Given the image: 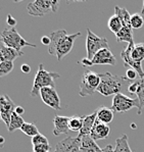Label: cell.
Returning <instances> with one entry per match:
<instances>
[{
	"instance_id": "6da1fadb",
	"label": "cell",
	"mask_w": 144,
	"mask_h": 152,
	"mask_svg": "<svg viewBox=\"0 0 144 152\" xmlns=\"http://www.w3.org/2000/svg\"><path fill=\"white\" fill-rule=\"evenodd\" d=\"M80 36V32L69 35L66 30H57L50 33V44L48 46V53L50 55H55L57 60L60 61L64 56L71 52L76 39Z\"/></svg>"
},
{
	"instance_id": "7a4b0ae2",
	"label": "cell",
	"mask_w": 144,
	"mask_h": 152,
	"mask_svg": "<svg viewBox=\"0 0 144 152\" xmlns=\"http://www.w3.org/2000/svg\"><path fill=\"white\" fill-rule=\"evenodd\" d=\"M124 64L126 67L137 72L139 78H144V71L142 69V61L144 60V43L130 44L121 52Z\"/></svg>"
},
{
	"instance_id": "3957f363",
	"label": "cell",
	"mask_w": 144,
	"mask_h": 152,
	"mask_svg": "<svg viewBox=\"0 0 144 152\" xmlns=\"http://www.w3.org/2000/svg\"><path fill=\"white\" fill-rule=\"evenodd\" d=\"M99 76H100V84L97 88V92L105 97L119 94L124 82L127 81L126 77L115 76L108 72L99 74Z\"/></svg>"
},
{
	"instance_id": "277c9868",
	"label": "cell",
	"mask_w": 144,
	"mask_h": 152,
	"mask_svg": "<svg viewBox=\"0 0 144 152\" xmlns=\"http://www.w3.org/2000/svg\"><path fill=\"white\" fill-rule=\"evenodd\" d=\"M60 78V75L58 72H48L44 69L43 64H40L38 67V71L35 76L34 84L31 90V96L36 97L37 95H40V90L43 88H55V79Z\"/></svg>"
},
{
	"instance_id": "5b68a950",
	"label": "cell",
	"mask_w": 144,
	"mask_h": 152,
	"mask_svg": "<svg viewBox=\"0 0 144 152\" xmlns=\"http://www.w3.org/2000/svg\"><path fill=\"white\" fill-rule=\"evenodd\" d=\"M0 39H1V41L3 42L6 47L15 49L18 52H22V48L25 47V46L36 48L35 44L29 43L27 40H25L15 28L4 29L0 34Z\"/></svg>"
},
{
	"instance_id": "8992f818",
	"label": "cell",
	"mask_w": 144,
	"mask_h": 152,
	"mask_svg": "<svg viewBox=\"0 0 144 152\" xmlns=\"http://www.w3.org/2000/svg\"><path fill=\"white\" fill-rule=\"evenodd\" d=\"M58 4L59 2L55 0H36L28 4L27 10L30 15L42 18L50 12H56Z\"/></svg>"
},
{
	"instance_id": "52a82bcc",
	"label": "cell",
	"mask_w": 144,
	"mask_h": 152,
	"mask_svg": "<svg viewBox=\"0 0 144 152\" xmlns=\"http://www.w3.org/2000/svg\"><path fill=\"white\" fill-rule=\"evenodd\" d=\"M99 84H100V76H99V74L92 71H86L83 74L80 82L79 95L82 97L93 95L97 91Z\"/></svg>"
},
{
	"instance_id": "ba28073f",
	"label": "cell",
	"mask_w": 144,
	"mask_h": 152,
	"mask_svg": "<svg viewBox=\"0 0 144 152\" xmlns=\"http://www.w3.org/2000/svg\"><path fill=\"white\" fill-rule=\"evenodd\" d=\"M110 49L108 42L106 38H101L97 36L90 29H87V38H86V50H87V58L91 60L94 55L101 49Z\"/></svg>"
},
{
	"instance_id": "9c48e42d",
	"label": "cell",
	"mask_w": 144,
	"mask_h": 152,
	"mask_svg": "<svg viewBox=\"0 0 144 152\" xmlns=\"http://www.w3.org/2000/svg\"><path fill=\"white\" fill-rule=\"evenodd\" d=\"M117 60H115V55L111 53L110 49H101L99 52H97L94 55V57L91 60L88 59L87 57L83 58L80 61L83 66H93V65H115Z\"/></svg>"
},
{
	"instance_id": "30bf717a",
	"label": "cell",
	"mask_w": 144,
	"mask_h": 152,
	"mask_svg": "<svg viewBox=\"0 0 144 152\" xmlns=\"http://www.w3.org/2000/svg\"><path fill=\"white\" fill-rule=\"evenodd\" d=\"M137 107V109L139 108V100L138 98L133 99V98L128 97L127 95L119 93V94L115 95L113 99V105H111V109L113 112H123L129 111L130 109Z\"/></svg>"
},
{
	"instance_id": "8fae6325",
	"label": "cell",
	"mask_w": 144,
	"mask_h": 152,
	"mask_svg": "<svg viewBox=\"0 0 144 152\" xmlns=\"http://www.w3.org/2000/svg\"><path fill=\"white\" fill-rule=\"evenodd\" d=\"M40 97L42 101L47 106L51 107V108L55 109V110H60L62 109L61 105H60V99L57 94L55 88H43L40 90Z\"/></svg>"
},
{
	"instance_id": "7c38bea8",
	"label": "cell",
	"mask_w": 144,
	"mask_h": 152,
	"mask_svg": "<svg viewBox=\"0 0 144 152\" xmlns=\"http://www.w3.org/2000/svg\"><path fill=\"white\" fill-rule=\"evenodd\" d=\"M17 105L13 103L11 98H9L7 95H0V114L3 123H5L6 127L8 128L10 123L11 114L15 112Z\"/></svg>"
},
{
	"instance_id": "4fadbf2b",
	"label": "cell",
	"mask_w": 144,
	"mask_h": 152,
	"mask_svg": "<svg viewBox=\"0 0 144 152\" xmlns=\"http://www.w3.org/2000/svg\"><path fill=\"white\" fill-rule=\"evenodd\" d=\"M81 148V138L67 137L56 144L54 152H80Z\"/></svg>"
},
{
	"instance_id": "5bb4252c",
	"label": "cell",
	"mask_w": 144,
	"mask_h": 152,
	"mask_svg": "<svg viewBox=\"0 0 144 152\" xmlns=\"http://www.w3.org/2000/svg\"><path fill=\"white\" fill-rule=\"evenodd\" d=\"M128 91L132 94L137 95V98L139 100L138 114H141L144 108V78L132 83L128 87Z\"/></svg>"
},
{
	"instance_id": "9a60e30c",
	"label": "cell",
	"mask_w": 144,
	"mask_h": 152,
	"mask_svg": "<svg viewBox=\"0 0 144 152\" xmlns=\"http://www.w3.org/2000/svg\"><path fill=\"white\" fill-rule=\"evenodd\" d=\"M110 129L108 127V125L100 123V121H97V118H96V121H95L93 129H92L89 136L91 137L94 141H97V140L106 139V138L110 136Z\"/></svg>"
},
{
	"instance_id": "2e32d148",
	"label": "cell",
	"mask_w": 144,
	"mask_h": 152,
	"mask_svg": "<svg viewBox=\"0 0 144 152\" xmlns=\"http://www.w3.org/2000/svg\"><path fill=\"white\" fill-rule=\"evenodd\" d=\"M69 116L55 115L54 118H53V125H54L53 135L54 136H60L62 134H69L71 132L69 128Z\"/></svg>"
},
{
	"instance_id": "e0dca14e",
	"label": "cell",
	"mask_w": 144,
	"mask_h": 152,
	"mask_svg": "<svg viewBox=\"0 0 144 152\" xmlns=\"http://www.w3.org/2000/svg\"><path fill=\"white\" fill-rule=\"evenodd\" d=\"M97 118V112L95 110L93 113L88 114V115H84V121H83V127L82 130L79 132L78 137L82 138L85 136H89L90 133H91L92 129H93V126L96 121Z\"/></svg>"
},
{
	"instance_id": "ac0fdd59",
	"label": "cell",
	"mask_w": 144,
	"mask_h": 152,
	"mask_svg": "<svg viewBox=\"0 0 144 152\" xmlns=\"http://www.w3.org/2000/svg\"><path fill=\"white\" fill-rule=\"evenodd\" d=\"M80 152H102V149L91 137L85 136L81 138Z\"/></svg>"
},
{
	"instance_id": "d6986e66",
	"label": "cell",
	"mask_w": 144,
	"mask_h": 152,
	"mask_svg": "<svg viewBox=\"0 0 144 152\" xmlns=\"http://www.w3.org/2000/svg\"><path fill=\"white\" fill-rule=\"evenodd\" d=\"M97 112V121L100 123H103L105 125H108L113 120V110L110 108H107L105 106H100L96 110Z\"/></svg>"
},
{
	"instance_id": "ffe728a7",
	"label": "cell",
	"mask_w": 144,
	"mask_h": 152,
	"mask_svg": "<svg viewBox=\"0 0 144 152\" xmlns=\"http://www.w3.org/2000/svg\"><path fill=\"white\" fill-rule=\"evenodd\" d=\"M0 54H1V57H2V60L3 61H11L13 62V60L17 59L18 57L20 56H23L25 54L24 52H18L15 49H12V48H9V47H4L0 51Z\"/></svg>"
},
{
	"instance_id": "44dd1931",
	"label": "cell",
	"mask_w": 144,
	"mask_h": 152,
	"mask_svg": "<svg viewBox=\"0 0 144 152\" xmlns=\"http://www.w3.org/2000/svg\"><path fill=\"white\" fill-rule=\"evenodd\" d=\"M132 28L124 27L121 31L115 35L118 42H127L128 45L130 44H135L133 40V31Z\"/></svg>"
},
{
	"instance_id": "7402d4cb",
	"label": "cell",
	"mask_w": 144,
	"mask_h": 152,
	"mask_svg": "<svg viewBox=\"0 0 144 152\" xmlns=\"http://www.w3.org/2000/svg\"><path fill=\"white\" fill-rule=\"evenodd\" d=\"M115 15L119 16V18L122 20L123 26L127 28L131 27V15L125 7H119V6H115Z\"/></svg>"
},
{
	"instance_id": "603a6c76",
	"label": "cell",
	"mask_w": 144,
	"mask_h": 152,
	"mask_svg": "<svg viewBox=\"0 0 144 152\" xmlns=\"http://www.w3.org/2000/svg\"><path fill=\"white\" fill-rule=\"evenodd\" d=\"M115 152H132L131 148L129 146L127 135H122L120 138L115 140Z\"/></svg>"
},
{
	"instance_id": "cb8c5ba5",
	"label": "cell",
	"mask_w": 144,
	"mask_h": 152,
	"mask_svg": "<svg viewBox=\"0 0 144 152\" xmlns=\"http://www.w3.org/2000/svg\"><path fill=\"white\" fill-rule=\"evenodd\" d=\"M26 123L24 121V118H22L20 115H18V113H15V112H13L12 114H11V118H10V123H9V126H8V132L9 133H12L15 132V130H18L20 128L23 127V125Z\"/></svg>"
},
{
	"instance_id": "d4e9b609",
	"label": "cell",
	"mask_w": 144,
	"mask_h": 152,
	"mask_svg": "<svg viewBox=\"0 0 144 152\" xmlns=\"http://www.w3.org/2000/svg\"><path fill=\"white\" fill-rule=\"evenodd\" d=\"M107 27H108V29L113 33V34L117 35L118 33H119L121 30L124 28V26H123V23H122V20L119 18V16L113 15V16H110V20H108Z\"/></svg>"
},
{
	"instance_id": "484cf974",
	"label": "cell",
	"mask_w": 144,
	"mask_h": 152,
	"mask_svg": "<svg viewBox=\"0 0 144 152\" xmlns=\"http://www.w3.org/2000/svg\"><path fill=\"white\" fill-rule=\"evenodd\" d=\"M83 121H84V116L74 115L72 118H69V128L71 130V132H80L83 127Z\"/></svg>"
},
{
	"instance_id": "4316f807",
	"label": "cell",
	"mask_w": 144,
	"mask_h": 152,
	"mask_svg": "<svg viewBox=\"0 0 144 152\" xmlns=\"http://www.w3.org/2000/svg\"><path fill=\"white\" fill-rule=\"evenodd\" d=\"M20 131H22L25 135H27V136H29V137H32V138L37 136L38 134H40L37 126L33 123H25L24 125H23V127L20 128Z\"/></svg>"
},
{
	"instance_id": "83f0119b",
	"label": "cell",
	"mask_w": 144,
	"mask_h": 152,
	"mask_svg": "<svg viewBox=\"0 0 144 152\" xmlns=\"http://www.w3.org/2000/svg\"><path fill=\"white\" fill-rule=\"evenodd\" d=\"M144 25V20L141 13L131 15V27L132 29H140Z\"/></svg>"
},
{
	"instance_id": "f1b7e54d",
	"label": "cell",
	"mask_w": 144,
	"mask_h": 152,
	"mask_svg": "<svg viewBox=\"0 0 144 152\" xmlns=\"http://www.w3.org/2000/svg\"><path fill=\"white\" fill-rule=\"evenodd\" d=\"M13 62L11 61H3L0 64V78L4 76H7L9 72H11V71L13 69Z\"/></svg>"
},
{
	"instance_id": "f546056e",
	"label": "cell",
	"mask_w": 144,
	"mask_h": 152,
	"mask_svg": "<svg viewBox=\"0 0 144 152\" xmlns=\"http://www.w3.org/2000/svg\"><path fill=\"white\" fill-rule=\"evenodd\" d=\"M32 144H33V146L41 145V144H49V141H48L47 137H45L44 135L38 134L37 136L32 138Z\"/></svg>"
},
{
	"instance_id": "4dcf8cb0",
	"label": "cell",
	"mask_w": 144,
	"mask_h": 152,
	"mask_svg": "<svg viewBox=\"0 0 144 152\" xmlns=\"http://www.w3.org/2000/svg\"><path fill=\"white\" fill-rule=\"evenodd\" d=\"M50 145L49 144H41L33 146V152H49Z\"/></svg>"
},
{
	"instance_id": "1f68e13d",
	"label": "cell",
	"mask_w": 144,
	"mask_h": 152,
	"mask_svg": "<svg viewBox=\"0 0 144 152\" xmlns=\"http://www.w3.org/2000/svg\"><path fill=\"white\" fill-rule=\"evenodd\" d=\"M126 74H127V76H126V79H127V80L133 81V80H135L137 77H139V76H138V74H137V72H136V71H134V69H127V72H126Z\"/></svg>"
},
{
	"instance_id": "d6a6232c",
	"label": "cell",
	"mask_w": 144,
	"mask_h": 152,
	"mask_svg": "<svg viewBox=\"0 0 144 152\" xmlns=\"http://www.w3.org/2000/svg\"><path fill=\"white\" fill-rule=\"evenodd\" d=\"M7 25H9V28H15V26L17 25V20H15L13 16H11V15H7Z\"/></svg>"
},
{
	"instance_id": "836d02e7",
	"label": "cell",
	"mask_w": 144,
	"mask_h": 152,
	"mask_svg": "<svg viewBox=\"0 0 144 152\" xmlns=\"http://www.w3.org/2000/svg\"><path fill=\"white\" fill-rule=\"evenodd\" d=\"M20 69H22V72H24V74H30V72H31V66L28 64H23Z\"/></svg>"
},
{
	"instance_id": "e575fe53",
	"label": "cell",
	"mask_w": 144,
	"mask_h": 152,
	"mask_svg": "<svg viewBox=\"0 0 144 152\" xmlns=\"http://www.w3.org/2000/svg\"><path fill=\"white\" fill-rule=\"evenodd\" d=\"M41 42H42V44H44V45L49 46V44H50V37L49 36H43L42 38H41Z\"/></svg>"
},
{
	"instance_id": "d590c367",
	"label": "cell",
	"mask_w": 144,
	"mask_h": 152,
	"mask_svg": "<svg viewBox=\"0 0 144 152\" xmlns=\"http://www.w3.org/2000/svg\"><path fill=\"white\" fill-rule=\"evenodd\" d=\"M102 152H115V147L111 146V145H106L103 149H102Z\"/></svg>"
},
{
	"instance_id": "8d00e7d4",
	"label": "cell",
	"mask_w": 144,
	"mask_h": 152,
	"mask_svg": "<svg viewBox=\"0 0 144 152\" xmlns=\"http://www.w3.org/2000/svg\"><path fill=\"white\" fill-rule=\"evenodd\" d=\"M15 113H18V115H20L22 116V114H24V112H25V109L23 108L22 106H17L15 107Z\"/></svg>"
},
{
	"instance_id": "74e56055",
	"label": "cell",
	"mask_w": 144,
	"mask_h": 152,
	"mask_svg": "<svg viewBox=\"0 0 144 152\" xmlns=\"http://www.w3.org/2000/svg\"><path fill=\"white\" fill-rule=\"evenodd\" d=\"M4 47H5V45H4V43L1 41V39H0V51H1Z\"/></svg>"
},
{
	"instance_id": "f35d334b",
	"label": "cell",
	"mask_w": 144,
	"mask_h": 152,
	"mask_svg": "<svg viewBox=\"0 0 144 152\" xmlns=\"http://www.w3.org/2000/svg\"><path fill=\"white\" fill-rule=\"evenodd\" d=\"M4 142H5V139H4V137L0 136V145H3Z\"/></svg>"
},
{
	"instance_id": "ab89813d",
	"label": "cell",
	"mask_w": 144,
	"mask_h": 152,
	"mask_svg": "<svg viewBox=\"0 0 144 152\" xmlns=\"http://www.w3.org/2000/svg\"><path fill=\"white\" fill-rule=\"evenodd\" d=\"M141 15H144V1H143V7L141 9Z\"/></svg>"
},
{
	"instance_id": "60d3db41",
	"label": "cell",
	"mask_w": 144,
	"mask_h": 152,
	"mask_svg": "<svg viewBox=\"0 0 144 152\" xmlns=\"http://www.w3.org/2000/svg\"><path fill=\"white\" fill-rule=\"evenodd\" d=\"M2 62H3V60H2V57H1V54H0V64H2Z\"/></svg>"
},
{
	"instance_id": "b9f144b4",
	"label": "cell",
	"mask_w": 144,
	"mask_h": 152,
	"mask_svg": "<svg viewBox=\"0 0 144 152\" xmlns=\"http://www.w3.org/2000/svg\"><path fill=\"white\" fill-rule=\"evenodd\" d=\"M0 121H2V118H1V114H0Z\"/></svg>"
}]
</instances>
